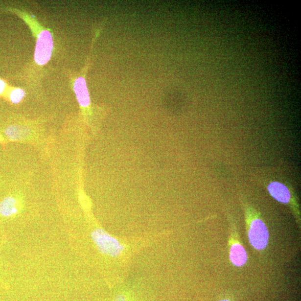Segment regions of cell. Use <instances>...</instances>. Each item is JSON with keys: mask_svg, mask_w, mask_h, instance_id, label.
<instances>
[{"mask_svg": "<svg viewBox=\"0 0 301 301\" xmlns=\"http://www.w3.org/2000/svg\"><path fill=\"white\" fill-rule=\"evenodd\" d=\"M92 238L100 252L115 257L122 254L125 247L119 241L101 229L92 232Z\"/></svg>", "mask_w": 301, "mask_h": 301, "instance_id": "cell-1", "label": "cell"}, {"mask_svg": "<svg viewBox=\"0 0 301 301\" xmlns=\"http://www.w3.org/2000/svg\"><path fill=\"white\" fill-rule=\"evenodd\" d=\"M53 50V36L49 31L43 30L38 35L34 53V60L39 66L46 65L51 59Z\"/></svg>", "mask_w": 301, "mask_h": 301, "instance_id": "cell-2", "label": "cell"}, {"mask_svg": "<svg viewBox=\"0 0 301 301\" xmlns=\"http://www.w3.org/2000/svg\"><path fill=\"white\" fill-rule=\"evenodd\" d=\"M248 238L253 247L256 250H263L267 246L269 240V232L266 224L259 219L252 221Z\"/></svg>", "mask_w": 301, "mask_h": 301, "instance_id": "cell-3", "label": "cell"}, {"mask_svg": "<svg viewBox=\"0 0 301 301\" xmlns=\"http://www.w3.org/2000/svg\"><path fill=\"white\" fill-rule=\"evenodd\" d=\"M74 91L76 97L80 106L87 107L90 104V97L88 92L86 79L80 77L75 80L74 84Z\"/></svg>", "mask_w": 301, "mask_h": 301, "instance_id": "cell-4", "label": "cell"}, {"mask_svg": "<svg viewBox=\"0 0 301 301\" xmlns=\"http://www.w3.org/2000/svg\"><path fill=\"white\" fill-rule=\"evenodd\" d=\"M269 193L278 202L287 204L290 202L291 194L288 188L282 183L272 182L268 186Z\"/></svg>", "mask_w": 301, "mask_h": 301, "instance_id": "cell-5", "label": "cell"}, {"mask_svg": "<svg viewBox=\"0 0 301 301\" xmlns=\"http://www.w3.org/2000/svg\"><path fill=\"white\" fill-rule=\"evenodd\" d=\"M230 259L236 267H242L246 263L247 254L242 245L238 243L232 245L230 251Z\"/></svg>", "mask_w": 301, "mask_h": 301, "instance_id": "cell-6", "label": "cell"}, {"mask_svg": "<svg viewBox=\"0 0 301 301\" xmlns=\"http://www.w3.org/2000/svg\"><path fill=\"white\" fill-rule=\"evenodd\" d=\"M18 211L17 200L12 196H8L0 203V214L3 216L8 217L17 214Z\"/></svg>", "mask_w": 301, "mask_h": 301, "instance_id": "cell-7", "label": "cell"}, {"mask_svg": "<svg viewBox=\"0 0 301 301\" xmlns=\"http://www.w3.org/2000/svg\"><path fill=\"white\" fill-rule=\"evenodd\" d=\"M30 131L27 128L20 126L8 127L5 133L11 139L20 140L25 139L29 135Z\"/></svg>", "mask_w": 301, "mask_h": 301, "instance_id": "cell-8", "label": "cell"}, {"mask_svg": "<svg viewBox=\"0 0 301 301\" xmlns=\"http://www.w3.org/2000/svg\"><path fill=\"white\" fill-rule=\"evenodd\" d=\"M25 91L20 88H17L11 92L10 98L11 102L14 104L19 103L25 97Z\"/></svg>", "mask_w": 301, "mask_h": 301, "instance_id": "cell-9", "label": "cell"}, {"mask_svg": "<svg viewBox=\"0 0 301 301\" xmlns=\"http://www.w3.org/2000/svg\"><path fill=\"white\" fill-rule=\"evenodd\" d=\"M6 84L3 80L0 79V94H1L5 90Z\"/></svg>", "mask_w": 301, "mask_h": 301, "instance_id": "cell-10", "label": "cell"}, {"mask_svg": "<svg viewBox=\"0 0 301 301\" xmlns=\"http://www.w3.org/2000/svg\"><path fill=\"white\" fill-rule=\"evenodd\" d=\"M114 301H128L125 296L120 295L115 298Z\"/></svg>", "mask_w": 301, "mask_h": 301, "instance_id": "cell-11", "label": "cell"}, {"mask_svg": "<svg viewBox=\"0 0 301 301\" xmlns=\"http://www.w3.org/2000/svg\"><path fill=\"white\" fill-rule=\"evenodd\" d=\"M231 301L228 300H221V301Z\"/></svg>", "mask_w": 301, "mask_h": 301, "instance_id": "cell-12", "label": "cell"}]
</instances>
